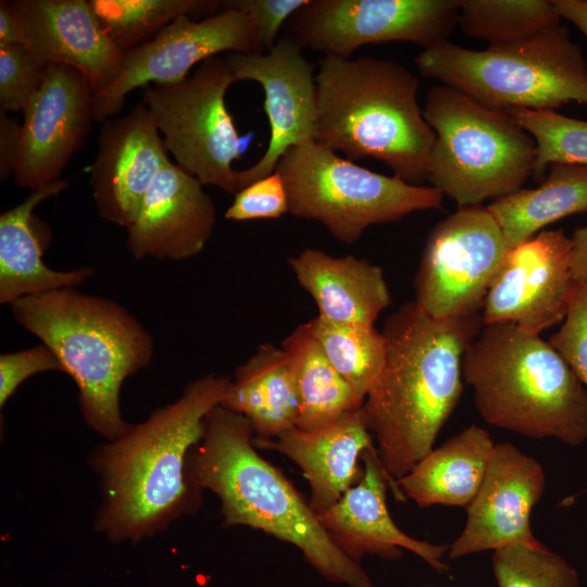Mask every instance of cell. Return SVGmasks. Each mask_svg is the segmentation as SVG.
<instances>
[{
    "instance_id": "obj_1",
    "label": "cell",
    "mask_w": 587,
    "mask_h": 587,
    "mask_svg": "<svg viewBox=\"0 0 587 587\" xmlns=\"http://www.w3.org/2000/svg\"><path fill=\"white\" fill-rule=\"evenodd\" d=\"M483 327L482 312L450 319L414 300L385 321L386 357L361 414L397 501V480L434 446L463 392V355Z\"/></svg>"
},
{
    "instance_id": "obj_2",
    "label": "cell",
    "mask_w": 587,
    "mask_h": 587,
    "mask_svg": "<svg viewBox=\"0 0 587 587\" xmlns=\"http://www.w3.org/2000/svg\"><path fill=\"white\" fill-rule=\"evenodd\" d=\"M229 382L208 374L189 383L175 402L91 452L101 488L96 527L110 540L138 541L196 511L200 491L188 480V455Z\"/></svg>"
},
{
    "instance_id": "obj_3",
    "label": "cell",
    "mask_w": 587,
    "mask_h": 587,
    "mask_svg": "<svg viewBox=\"0 0 587 587\" xmlns=\"http://www.w3.org/2000/svg\"><path fill=\"white\" fill-rule=\"evenodd\" d=\"M253 437L246 416L215 407L205 417L203 437L188 455L186 473L192 487L217 496L225 525L250 526L292 544L332 583L375 587L286 476L258 453Z\"/></svg>"
},
{
    "instance_id": "obj_4",
    "label": "cell",
    "mask_w": 587,
    "mask_h": 587,
    "mask_svg": "<svg viewBox=\"0 0 587 587\" xmlns=\"http://www.w3.org/2000/svg\"><path fill=\"white\" fill-rule=\"evenodd\" d=\"M315 140L347 159L373 158L412 184L428 182L436 135L424 117L419 77L371 55H324L315 75Z\"/></svg>"
},
{
    "instance_id": "obj_5",
    "label": "cell",
    "mask_w": 587,
    "mask_h": 587,
    "mask_svg": "<svg viewBox=\"0 0 587 587\" xmlns=\"http://www.w3.org/2000/svg\"><path fill=\"white\" fill-rule=\"evenodd\" d=\"M10 307L77 385L85 422L109 440L125 434L132 424L122 417V385L153 357L143 325L117 302L76 288L27 296Z\"/></svg>"
},
{
    "instance_id": "obj_6",
    "label": "cell",
    "mask_w": 587,
    "mask_h": 587,
    "mask_svg": "<svg viewBox=\"0 0 587 587\" xmlns=\"http://www.w3.org/2000/svg\"><path fill=\"white\" fill-rule=\"evenodd\" d=\"M462 374L491 426L570 446L587 440V388L540 335L511 323L483 325Z\"/></svg>"
},
{
    "instance_id": "obj_7",
    "label": "cell",
    "mask_w": 587,
    "mask_h": 587,
    "mask_svg": "<svg viewBox=\"0 0 587 587\" xmlns=\"http://www.w3.org/2000/svg\"><path fill=\"white\" fill-rule=\"evenodd\" d=\"M421 76L497 110L551 111L587 104V61L562 24L526 39L472 50L449 40L423 49Z\"/></svg>"
},
{
    "instance_id": "obj_8",
    "label": "cell",
    "mask_w": 587,
    "mask_h": 587,
    "mask_svg": "<svg viewBox=\"0 0 587 587\" xmlns=\"http://www.w3.org/2000/svg\"><path fill=\"white\" fill-rule=\"evenodd\" d=\"M423 113L436 135L428 182L459 208L502 198L533 177L536 141L507 111L436 85Z\"/></svg>"
},
{
    "instance_id": "obj_9",
    "label": "cell",
    "mask_w": 587,
    "mask_h": 587,
    "mask_svg": "<svg viewBox=\"0 0 587 587\" xmlns=\"http://www.w3.org/2000/svg\"><path fill=\"white\" fill-rule=\"evenodd\" d=\"M275 170L286 187L289 213L321 223L345 243L359 240L372 225L441 209L444 201V195L433 186L375 173L316 140L289 149Z\"/></svg>"
},
{
    "instance_id": "obj_10",
    "label": "cell",
    "mask_w": 587,
    "mask_h": 587,
    "mask_svg": "<svg viewBox=\"0 0 587 587\" xmlns=\"http://www.w3.org/2000/svg\"><path fill=\"white\" fill-rule=\"evenodd\" d=\"M235 83L225 55H216L180 83L148 86L141 93L176 164L202 185L234 196L238 189L233 163L250 141V136L239 135L226 107V92Z\"/></svg>"
},
{
    "instance_id": "obj_11",
    "label": "cell",
    "mask_w": 587,
    "mask_h": 587,
    "mask_svg": "<svg viewBox=\"0 0 587 587\" xmlns=\"http://www.w3.org/2000/svg\"><path fill=\"white\" fill-rule=\"evenodd\" d=\"M510 250L487 207L458 208L426 239L414 277L415 303L435 319L482 312Z\"/></svg>"
},
{
    "instance_id": "obj_12",
    "label": "cell",
    "mask_w": 587,
    "mask_h": 587,
    "mask_svg": "<svg viewBox=\"0 0 587 587\" xmlns=\"http://www.w3.org/2000/svg\"><path fill=\"white\" fill-rule=\"evenodd\" d=\"M458 12V0H308L287 21V37L340 59L365 45L412 42L427 49L448 41Z\"/></svg>"
},
{
    "instance_id": "obj_13",
    "label": "cell",
    "mask_w": 587,
    "mask_h": 587,
    "mask_svg": "<svg viewBox=\"0 0 587 587\" xmlns=\"http://www.w3.org/2000/svg\"><path fill=\"white\" fill-rule=\"evenodd\" d=\"M224 52L261 53L252 22L245 13L223 8L201 20L178 16L151 39L123 52L113 80L93 93L95 122L120 113L126 96L136 88L180 83L193 66Z\"/></svg>"
},
{
    "instance_id": "obj_14",
    "label": "cell",
    "mask_w": 587,
    "mask_h": 587,
    "mask_svg": "<svg viewBox=\"0 0 587 587\" xmlns=\"http://www.w3.org/2000/svg\"><path fill=\"white\" fill-rule=\"evenodd\" d=\"M301 47L285 36L267 53H227L235 79L258 83L264 93L270 140L263 155L236 174L237 189L272 174L291 148L315 140L317 100L314 68Z\"/></svg>"
},
{
    "instance_id": "obj_15",
    "label": "cell",
    "mask_w": 587,
    "mask_h": 587,
    "mask_svg": "<svg viewBox=\"0 0 587 587\" xmlns=\"http://www.w3.org/2000/svg\"><path fill=\"white\" fill-rule=\"evenodd\" d=\"M574 285L571 238L544 229L508 253L484 299L483 325L511 323L540 335L564 321Z\"/></svg>"
},
{
    "instance_id": "obj_16",
    "label": "cell",
    "mask_w": 587,
    "mask_h": 587,
    "mask_svg": "<svg viewBox=\"0 0 587 587\" xmlns=\"http://www.w3.org/2000/svg\"><path fill=\"white\" fill-rule=\"evenodd\" d=\"M93 92L74 67L48 64L42 86L24 109L13 177L36 190L60 179L91 128Z\"/></svg>"
},
{
    "instance_id": "obj_17",
    "label": "cell",
    "mask_w": 587,
    "mask_h": 587,
    "mask_svg": "<svg viewBox=\"0 0 587 587\" xmlns=\"http://www.w3.org/2000/svg\"><path fill=\"white\" fill-rule=\"evenodd\" d=\"M546 489L540 463L509 442L496 444L484 480L467 505L466 522L449 546L455 560L523 542L538 545L530 514Z\"/></svg>"
},
{
    "instance_id": "obj_18",
    "label": "cell",
    "mask_w": 587,
    "mask_h": 587,
    "mask_svg": "<svg viewBox=\"0 0 587 587\" xmlns=\"http://www.w3.org/2000/svg\"><path fill=\"white\" fill-rule=\"evenodd\" d=\"M168 162L163 138L143 103L102 122L89 170L99 215L128 228L154 177Z\"/></svg>"
},
{
    "instance_id": "obj_19",
    "label": "cell",
    "mask_w": 587,
    "mask_h": 587,
    "mask_svg": "<svg viewBox=\"0 0 587 587\" xmlns=\"http://www.w3.org/2000/svg\"><path fill=\"white\" fill-rule=\"evenodd\" d=\"M202 186L171 161L158 173L126 228V247L135 259L182 261L203 251L214 232L216 209Z\"/></svg>"
},
{
    "instance_id": "obj_20",
    "label": "cell",
    "mask_w": 587,
    "mask_h": 587,
    "mask_svg": "<svg viewBox=\"0 0 587 587\" xmlns=\"http://www.w3.org/2000/svg\"><path fill=\"white\" fill-rule=\"evenodd\" d=\"M26 47L45 64L74 67L93 93L115 77L123 52L102 28L87 0H13Z\"/></svg>"
},
{
    "instance_id": "obj_21",
    "label": "cell",
    "mask_w": 587,
    "mask_h": 587,
    "mask_svg": "<svg viewBox=\"0 0 587 587\" xmlns=\"http://www.w3.org/2000/svg\"><path fill=\"white\" fill-rule=\"evenodd\" d=\"M364 470L360 480L317 519L335 544L352 560L364 554L394 560L409 550L439 573L449 570L442 561L448 546L434 545L403 533L392 521L386 504L388 477L376 448L362 453Z\"/></svg>"
},
{
    "instance_id": "obj_22",
    "label": "cell",
    "mask_w": 587,
    "mask_h": 587,
    "mask_svg": "<svg viewBox=\"0 0 587 587\" xmlns=\"http://www.w3.org/2000/svg\"><path fill=\"white\" fill-rule=\"evenodd\" d=\"M253 445L273 449L301 469L310 485L309 504L316 515L360 480L363 472L358 460L375 446L360 409L322 428L307 432L292 427L271 439L253 438Z\"/></svg>"
},
{
    "instance_id": "obj_23",
    "label": "cell",
    "mask_w": 587,
    "mask_h": 587,
    "mask_svg": "<svg viewBox=\"0 0 587 587\" xmlns=\"http://www.w3.org/2000/svg\"><path fill=\"white\" fill-rule=\"evenodd\" d=\"M288 264L324 320L374 325L391 303L383 270L366 259L305 248L290 257Z\"/></svg>"
},
{
    "instance_id": "obj_24",
    "label": "cell",
    "mask_w": 587,
    "mask_h": 587,
    "mask_svg": "<svg viewBox=\"0 0 587 587\" xmlns=\"http://www.w3.org/2000/svg\"><path fill=\"white\" fill-rule=\"evenodd\" d=\"M58 179L33 190L14 208L0 215V303L62 288H76L92 276L89 266L55 271L42 261V246L34 224L33 211L43 200L66 189Z\"/></svg>"
},
{
    "instance_id": "obj_25",
    "label": "cell",
    "mask_w": 587,
    "mask_h": 587,
    "mask_svg": "<svg viewBox=\"0 0 587 587\" xmlns=\"http://www.w3.org/2000/svg\"><path fill=\"white\" fill-rule=\"evenodd\" d=\"M495 446L486 429L472 424L433 448L397 480L398 488L421 508H467L484 480Z\"/></svg>"
},
{
    "instance_id": "obj_26",
    "label": "cell",
    "mask_w": 587,
    "mask_h": 587,
    "mask_svg": "<svg viewBox=\"0 0 587 587\" xmlns=\"http://www.w3.org/2000/svg\"><path fill=\"white\" fill-rule=\"evenodd\" d=\"M220 405L246 416L254 439H271L296 427L300 400L296 375L286 352L270 342L236 369Z\"/></svg>"
},
{
    "instance_id": "obj_27",
    "label": "cell",
    "mask_w": 587,
    "mask_h": 587,
    "mask_svg": "<svg viewBox=\"0 0 587 587\" xmlns=\"http://www.w3.org/2000/svg\"><path fill=\"white\" fill-rule=\"evenodd\" d=\"M513 249L563 217L587 212V165L552 163L536 188H521L486 205Z\"/></svg>"
},
{
    "instance_id": "obj_28",
    "label": "cell",
    "mask_w": 587,
    "mask_h": 587,
    "mask_svg": "<svg viewBox=\"0 0 587 587\" xmlns=\"http://www.w3.org/2000/svg\"><path fill=\"white\" fill-rule=\"evenodd\" d=\"M282 349L290 360L298 385L297 428L315 430L361 409L363 402L330 364L309 322L285 338Z\"/></svg>"
},
{
    "instance_id": "obj_29",
    "label": "cell",
    "mask_w": 587,
    "mask_h": 587,
    "mask_svg": "<svg viewBox=\"0 0 587 587\" xmlns=\"http://www.w3.org/2000/svg\"><path fill=\"white\" fill-rule=\"evenodd\" d=\"M457 25L488 46L516 42L561 24L552 1L458 0Z\"/></svg>"
},
{
    "instance_id": "obj_30",
    "label": "cell",
    "mask_w": 587,
    "mask_h": 587,
    "mask_svg": "<svg viewBox=\"0 0 587 587\" xmlns=\"http://www.w3.org/2000/svg\"><path fill=\"white\" fill-rule=\"evenodd\" d=\"M107 35L122 51L151 39L182 15L210 16L223 0H89Z\"/></svg>"
},
{
    "instance_id": "obj_31",
    "label": "cell",
    "mask_w": 587,
    "mask_h": 587,
    "mask_svg": "<svg viewBox=\"0 0 587 587\" xmlns=\"http://www.w3.org/2000/svg\"><path fill=\"white\" fill-rule=\"evenodd\" d=\"M309 323L330 364L364 402L385 363L383 333L374 325L336 323L319 315Z\"/></svg>"
},
{
    "instance_id": "obj_32",
    "label": "cell",
    "mask_w": 587,
    "mask_h": 587,
    "mask_svg": "<svg viewBox=\"0 0 587 587\" xmlns=\"http://www.w3.org/2000/svg\"><path fill=\"white\" fill-rule=\"evenodd\" d=\"M536 141L533 178L541 182L552 163L587 165V121L563 115L555 110L507 111Z\"/></svg>"
},
{
    "instance_id": "obj_33",
    "label": "cell",
    "mask_w": 587,
    "mask_h": 587,
    "mask_svg": "<svg viewBox=\"0 0 587 587\" xmlns=\"http://www.w3.org/2000/svg\"><path fill=\"white\" fill-rule=\"evenodd\" d=\"M491 563L498 587H579L574 566L541 542L499 548Z\"/></svg>"
},
{
    "instance_id": "obj_34",
    "label": "cell",
    "mask_w": 587,
    "mask_h": 587,
    "mask_svg": "<svg viewBox=\"0 0 587 587\" xmlns=\"http://www.w3.org/2000/svg\"><path fill=\"white\" fill-rule=\"evenodd\" d=\"M47 64L23 45H0V110L23 112L39 91Z\"/></svg>"
},
{
    "instance_id": "obj_35",
    "label": "cell",
    "mask_w": 587,
    "mask_h": 587,
    "mask_svg": "<svg viewBox=\"0 0 587 587\" xmlns=\"http://www.w3.org/2000/svg\"><path fill=\"white\" fill-rule=\"evenodd\" d=\"M549 344L587 388V287L575 283L567 314Z\"/></svg>"
},
{
    "instance_id": "obj_36",
    "label": "cell",
    "mask_w": 587,
    "mask_h": 587,
    "mask_svg": "<svg viewBox=\"0 0 587 587\" xmlns=\"http://www.w3.org/2000/svg\"><path fill=\"white\" fill-rule=\"evenodd\" d=\"M289 213L288 196L278 171L248 185L235 195L224 216L232 221L278 218Z\"/></svg>"
},
{
    "instance_id": "obj_37",
    "label": "cell",
    "mask_w": 587,
    "mask_h": 587,
    "mask_svg": "<svg viewBox=\"0 0 587 587\" xmlns=\"http://www.w3.org/2000/svg\"><path fill=\"white\" fill-rule=\"evenodd\" d=\"M308 0H223V8L245 13L252 22L261 53L270 52L277 34L290 16Z\"/></svg>"
},
{
    "instance_id": "obj_38",
    "label": "cell",
    "mask_w": 587,
    "mask_h": 587,
    "mask_svg": "<svg viewBox=\"0 0 587 587\" xmlns=\"http://www.w3.org/2000/svg\"><path fill=\"white\" fill-rule=\"evenodd\" d=\"M61 371L60 362L43 344L0 357V407L7 403L18 386L28 377L47 372Z\"/></svg>"
},
{
    "instance_id": "obj_39",
    "label": "cell",
    "mask_w": 587,
    "mask_h": 587,
    "mask_svg": "<svg viewBox=\"0 0 587 587\" xmlns=\"http://www.w3.org/2000/svg\"><path fill=\"white\" fill-rule=\"evenodd\" d=\"M20 128L17 120L0 110V180L13 175L17 153Z\"/></svg>"
},
{
    "instance_id": "obj_40",
    "label": "cell",
    "mask_w": 587,
    "mask_h": 587,
    "mask_svg": "<svg viewBox=\"0 0 587 587\" xmlns=\"http://www.w3.org/2000/svg\"><path fill=\"white\" fill-rule=\"evenodd\" d=\"M570 238L573 279L587 287V223L577 227Z\"/></svg>"
},
{
    "instance_id": "obj_41",
    "label": "cell",
    "mask_w": 587,
    "mask_h": 587,
    "mask_svg": "<svg viewBox=\"0 0 587 587\" xmlns=\"http://www.w3.org/2000/svg\"><path fill=\"white\" fill-rule=\"evenodd\" d=\"M0 45H23L26 47L22 25L10 1H0Z\"/></svg>"
},
{
    "instance_id": "obj_42",
    "label": "cell",
    "mask_w": 587,
    "mask_h": 587,
    "mask_svg": "<svg viewBox=\"0 0 587 587\" xmlns=\"http://www.w3.org/2000/svg\"><path fill=\"white\" fill-rule=\"evenodd\" d=\"M561 20L575 25L587 38V0H552Z\"/></svg>"
}]
</instances>
